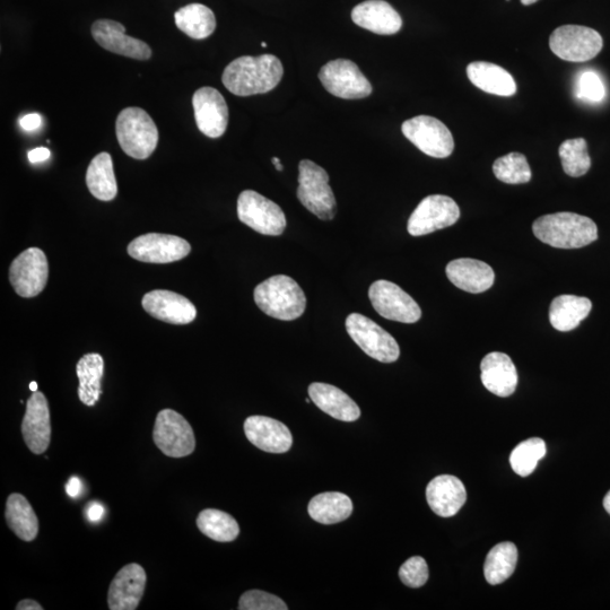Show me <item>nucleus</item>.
<instances>
[{
	"label": "nucleus",
	"instance_id": "12",
	"mask_svg": "<svg viewBox=\"0 0 610 610\" xmlns=\"http://www.w3.org/2000/svg\"><path fill=\"white\" fill-rule=\"evenodd\" d=\"M369 299L374 310L388 320L415 324L422 317L420 305L395 283L374 282L370 286Z\"/></svg>",
	"mask_w": 610,
	"mask_h": 610
},
{
	"label": "nucleus",
	"instance_id": "2",
	"mask_svg": "<svg viewBox=\"0 0 610 610\" xmlns=\"http://www.w3.org/2000/svg\"><path fill=\"white\" fill-rule=\"evenodd\" d=\"M533 231L538 240L559 249L583 248L598 239L594 221L569 212L539 217L533 224Z\"/></svg>",
	"mask_w": 610,
	"mask_h": 610
},
{
	"label": "nucleus",
	"instance_id": "46",
	"mask_svg": "<svg viewBox=\"0 0 610 610\" xmlns=\"http://www.w3.org/2000/svg\"><path fill=\"white\" fill-rule=\"evenodd\" d=\"M43 607L32 599H24L16 606V610H42Z\"/></svg>",
	"mask_w": 610,
	"mask_h": 610
},
{
	"label": "nucleus",
	"instance_id": "24",
	"mask_svg": "<svg viewBox=\"0 0 610 610\" xmlns=\"http://www.w3.org/2000/svg\"><path fill=\"white\" fill-rule=\"evenodd\" d=\"M481 371L483 385L492 394L505 398L516 391L518 373L509 355L500 352L486 355L481 364Z\"/></svg>",
	"mask_w": 610,
	"mask_h": 610
},
{
	"label": "nucleus",
	"instance_id": "38",
	"mask_svg": "<svg viewBox=\"0 0 610 610\" xmlns=\"http://www.w3.org/2000/svg\"><path fill=\"white\" fill-rule=\"evenodd\" d=\"M493 172L496 179L508 185H521L529 182L533 177L526 156L516 152L496 160L493 164Z\"/></svg>",
	"mask_w": 610,
	"mask_h": 610
},
{
	"label": "nucleus",
	"instance_id": "34",
	"mask_svg": "<svg viewBox=\"0 0 610 610\" xmlns=\"http://www.w3.org/2000/svg\"><path fill=\"white\" fill-rule=\"evenodd\" d=\"M518 548L510 542L496 545L487 554L484 564L485 579L490 585L496 586L507 581L516 571Z\"/></svg>",
	"mask_w": 610,
	"mask_h": 610
},
{
	"label": "nucleus",
	"instance_id": "8",
	"mask_svg": "<svg viewBox=\"0 0 610 610\" xmlns=\"http://www.w3.org/2000/svg\"><path fill=\"white\" fill-rule=\"evenodd\" d=\"M153 440L155 446L170 458H185L196 449L193 427L173 409H163L156 416Z\"/></svg>",
	"mask_w": 610,
	"mask_h": 610
},
{
	"label": "nucleus",
	"instance_id": "26",
	"mask_svg": "<svg viewBox=\"0 0 610 610\" xmlns=\"http://www.w3.org/2000/svg\"><path fill=\"white\" fill-rule=\"evenodd\" d=\"M309 396L322 412L342 422H355L361 417V409L341 389L327 383L315 382L309 387Z\"/></svg>",
	"mask_w": 610,
	"mask_h": 610
},
{
	"label": "nucleus",
	"instance_id": "21",
	"mask_svg": "<svg viewBox=\"0 0 610 610\" xmlns=\"http://www.w3.org/2000/svg\"><path fill=\"white\" fill-rule=\"evenodd\" d=\"M250 443L268 453H285L292 448V433L285 424L267 416H250L244 422Z\"/></svg>",
	"mask_w": 610,
	"mask_h": 610
},
{
	"label": "nucleus",
	"instance_id": "14",
	"mask_svg": "<svg viewBox=\"0 0 610 610\" xmlns=\"http://www.w3.org/2000/svg\"><path fill=\"white\" fill-rule=\"evenodd\" d=\"M48 259L41 249L30 248L17 256L10 267V282L22 298H36L48 283Z\"/></svg>",
	"mask_w": 610,
	"mask_h": 610
},
{
	"label": "nucleus",
	"instance_id": "15",
	"mask_svg": "<svg viewBox=\"0 0 610 610\" xmlns=\"http://www.w3.org/2000/svg\"><path fill=\"white\" fill-rule=\"evenodd\" d=\"M128 255L148 264H170L186 258L191 246L177 235L147 233L129 243Z\"/></svg>",
	"mask_w": 610,
	"mask_h": 610
},
{
	"label": "nucleus",
	"instance_id": "52",
	"mask_svg": "<svg viewBox=\"0 0 610 610\" xmlns=\"http://www.w3.org/2000/svg\"><path fill=\"white\" fill-rule=\"evenodd\" d=\"M261 47L266 48L267 47V43L266 42L261 43Z\"/></svg>",
	"mask_w": 610,
	"mask_h": 610
},
{
	"label": "nucleus",
	"instance_id": "48",
	"mask_svg": "<svg viewBox=\"0 0 610 610\" xmlns=\"http://www.w3.org/2000/svg\"><path fill=\"white\" fill-rule=\"evenodd\" d=\"M537 2H538V0H521V3L524 4L525 6H530Z\"/></svg>",
	"mask_w": 610,
	"mask_h": 610
},
{
	"label": "nucleus",
	"instance_id": "13",
	"mask_svg": "<svg viewBox=\"0 0 610 610\" xmlns=\"http://www.w3.org/2000/svg\"><path fill=\"white\" fill-rule=\"evenodd\" d=\"M460 209L448 196H427L418 205L408 220L407 230L413 237H422L456 224Z\"/></svg>",
	"mask_w": 610,
	"mask_h": 610
},
{
	"label": "nucleus",
	"instance_id": "20",
	"mask_svg": "<svg viewBox=\"0 0 610 610\" xmlns=\"http://www.w3.org/2000/svg\"><path fill=\"white\" fill-rule=\"evenodd\" d=\"M146 573L141 565L132 563L124 566L112 580L108 592L111 610H135L144 596Z\"/></svg>",
	"mask_w": 610,
	"mask_h": 610
},
{
	"label": "nucleus",
	"instance_id": "41",
	"mask_svg": "<svg viewBox=\"0 0 610 610\" xmlns=\"http://www.w3.org/2000/svg\"><path fill=\"white\" fill-rule=\"evenodd\" d=\"M606 95L603 81L595 72L583 73L578 82V97L590 102H601Z\"/></svg>",
	"mask_w": 610,
	"mask_h": 610
},
{
	"label": "nucleus",
	"instance_id": "42",
	"mask_svg": "<svg viewBox=\"0 0 610 610\" xmlns=\"http://www.w3.org/2000/svg\"><path fill=\"white\" fill-rule=\"evenodd\" d=\"M20 124L25 132H33L41 127L42 117L39 113H29L21 119Z\"/></svg>",
	"mask_w": 610,
	"mask_h": 610
},
{
	"label": "nucleus",
	"instance_id": "45",
	"mask_svg": "<svg viewBox=\"0 0 610 610\" xmlns=\"http://www.w3.org/2000/svg\"><path fill=\"white\" fill-rule=\"evenodd\" d=\"M85 512L87 519H89L91 522H98L103 518L104 512L106 511H104L101 504L91 503Z\"/></svg>",
	"mask_w": 610,
	"mask_h": 610
},
{
	"label": "nucleus",
	"instance_id": "5",
	"mask_svg": "<svg viewBox=\"0 0 610 610\" xmlns=\"http://www.w3.org/2000/svg\"><path fill=\"white\" fill-rule=\"evenodd\" d=\"M296 195L301 204L321 221L334 220L337 211L336 198L329 186L325 169L309 160L299 164V188Z\"/></svg>",
	"mask_w": 610,
	"mask_h": 610
},
{
	"label": "nucleus",
	"instance_id": "33",
	"mask_svg": "<svg viewBox=\"0 0 610 610\" xmlns=\"http://www.w3.org/2000/svg\"><path fill=\"white\" fill-rule=\"evenodd\" d=\"M177 28L188 37L204 40L211 37L216 29V19L211 8L202 4H190L181 7L174 14Z\"/></svg>",
	"mask_w": 610,
	"mask_h": 610
},
{
	"label": "nucleus",
	"instance_id": "37",
	"mask_svg": "<svg viewBox=\"0 0 610 610\" xmlns=\"http://www.w3.org/2000/svg\"><path fill=\"white\" fill-rule=\"evenodd\" d=\"M546 443L539 438H531L518 444L510 456V464L514 473L528 477L546 455Z\"/></svg>",
	"mask_w": 610,
	"mask_h": 610
},
{
	"label": "nucleus",
	"instance_id": "23",
	"mask_svg": "<svg viewBox=\"0 0 610 610\" xmlns=\"http://www.w3.org/2000/svg\"><path fill=\"white\" fill-rule=\"evenodd\" d=\"M356 25L381 36H392L402 29L403 20L394 7L383 0H366L352 12Z\"/></svg>",
	"mask_w": 610,
	"mask_h": 610
},
{
	"label": "nucleus",
	"instance_id": "27",
	"mask_svg": "<svg viewBox=\"0 0 610 610\" xmlns=\"http://www.w3.org/2000/svg\"><path fill=\"white\" fill-rule=\"evenodd\" d=\"M467 75L470 82L488 94L512 97L517 93V84L512 75L498 65L475 61L468 65Z\"/></svg>",
	"mask_w": 610,
	"mask_h": 610
},
{
	"label": "nucleus",
	"instance_id": "9",
	"mask_svg": "<svg viewBox=\"0 0 610 610\" xmlns=\"http://www.w3.org/2000/svg\"><path fill=\"white\" fill-rule=\"evenodd\" d=\"M238 217L250 229L272 237L282 235L287 225L283 209L254 190H244L240 194Z\"/></svg>",
	"mask_w": 610,
	"mask_h": 610
},
{
	"label": "nucleus",
	"instance_id": "40",
	"mask_svg": "<svg viewBox=\"0 0 610 610\" xmlns=\"http://www.w3.org/2000/svg\"><path fill=\"white\" fill-rule=\"evenodd\" d=\"M429 565L421 556L407 560L399 570V578L405 586L413 589L421 588L429 580Z\"/></svg>",
	"mask_w": 610,
	"mask_h": 610
},
{
	"label": "nucleus",
	"instance_id": "25",
	"mask_svg": "<svg viewBox=\"0 0 610 610\" xmlns=\"http://www.w3.org/2000/svg\"><path fill=\"white\" fill-rule=\"evenodd\" d=\"M449 281L458 289L478 294L490 290L495 281L494 270L481 260L461 258L451 261L446 269Z\"/></svg>",
	"mask_w": 610,
	"mask_h": 610
},
{
	"label": "nucleus",
	"instance_id": "47",
	"mask_svg": "<svg viewBox=\"0 0 610 610\" xmlns=\"http://www.w3.org/2000/svg\"><path fill=\"white\" fill-rule=\"evenodd\" d=\"M604 508L610 516V491L606 494L604 499Z\"/></svg>",
	"mask_w": 610,
	"mask_h": 610
},
{
	"label": "nucleus",
	"instance_id": "44",
	"mask_svg": "<svg viewBox=\"0 0 610 610\" xmlns=\"http://www.w3.org/2000/svg\"><path fill=\"white\" fill-rule=\"evenodd\" d=\"M82 482L78 477H71L66 485V493L71 496L72 499L78 498L82 492Z\"/></svg>",
	"mask_w": 610,
	"mask_h": 610
},
{
	"label": "nucleus",
	"instance_id": "17",
	"mask_svg": "<svg viewBox=\"0 0 610 610\" xmlns=\"http://www.w3.org/2000/svg\"><path fill=\"white\" fill-rule=\"evenodd\" d=\"M26 446L34 455L46 452L51 441V418L48 400L40 391L33 392L26 403L22 422Z\"/></svg>",
	"mask_w": 610,
	"mask_h": 610
},
{
	"label": "nucleus",
	"instance_id": "36",
	"mask_svg": "<svg viewBox=\"0 0 610 610\" xmlns=\"http://www.w3.org/2000/svg\"><path fill=\"white\" fill-rule=\"evenodd\" d=\"M563 170L569 177L585 176L591 168L586 139H566L559 148Z\"/></svg>",
	"mask_w": 610,
	"mask_h": 610
},
{
	"label": "nucleus",
	"instance_id": "32",
	"mask_svg": "<svg viewBox=\"0 0 610 610\" xmlns=\"http://www.w3.org/2000/svg\"><path fill=\"white\" fill-rule=\"evenodd\" d=\"M77 378L80 380L78 397L89 407L99 402L102 394L101 380L104 374V360L98 353L86 354L76 365Z\"/></svg>",
	"mask_w": 610,
	"mask_h": 610
},
{
	"label": "nucleus",
	"instance_id": "22",
	"mask_svg": "<svg viewBox=\"0 0 610 610\" xmlns=\"http://www.w3.org/2000/svg\"><path fill=\"white\" fill-rule=\"evenodd\" d=\"M426 500L431 510L442 518H450L464 507L467 491L459 478L441 475L432 479L426 487Z\"/></svg>",
	"mask_w": 610,
	"mask_h": 610
},
{
	"label": "nucleus",
	"instance_id": "28",
	"mask_svg": "<svg viewBox=\"0 0 610 610\" xmlns=\"http://www.w3.org/2000/svg\"><path fill=\"white\" fill-rule=\"evenodd\" d=\"M592 309V303L587 298L575 295H560L555 298L549 308V321L562 333L579 327Z\"/></svg>",
	"mask_w": 610,
	"mask_h": 610
},
{
	"label": "nucleus",
	"instance_id": "50",
	"mask_svg": "<svg viewBox=\"0 0 610 610\" xmlns=\"http://www.w3.org/2000/svg\"><path fill=\"white\" fill-rule=\"evenodd\" d=\"M275 168H276L278 171H283V165H282V163L275 165Z\"/></svg>",
	"mask_w": 610,
	"mask_h": 610
},
{
	"label": "nucleus",
	"instance_id": "49",
	"mask_svg": "<svg viewBox=\"0 0 610 610\" xmlns=\"http://www.w3.org/2000/svg\"><path fill=\"white\" fill-rule=\"evenodd\" d=\"M30 390L32 392L38 391V383L36 381H33V382L30 383Z\"/></svg>",
	"mask_w": 610,
	"mask_h": 610
},
{
	"label": "nucleus",
	"instance_id": "29",
	"mask_svg": "<svg viewBox=\"0 0 610 610\" xmlns=\"http://www.w3.org/2000/svg\"><path fill=\"white\" fill-rule=\"evenodd\" d=\"M5 518L13 533L24 540L32 542L39 534V520L32 505L22 494H11L6 502Z\"/></svg>",
	"mask_w": 610,
	"mask_h": 610
},
{
	"label": "nucleus",
	"instance_id": "39",
	"mask_svg": "<svg viewBox=\"0 0 610 610\" xmlns=\"http://www.w3.org/2000/svg\"><path fill=\"white\" fill-rule=\"evenodd\" d=\"M241 610H287L284 601L275 595L261 590H250L239 601Z\"/></svg>",
	"mask_w": 610,
	"mask_h": 610
},
{
	"label": "nucleus",
	"instance_id": "43",
	"mask_svg": "<svg viewBox=\"0 0 610 610\" xmlns=\"http://www.w3.org/2000/svg\"><path fill=\"white\" fill-rule=\"evenodd\" d=\"M51 156L50 151L46 147L34 148L28 153L29 161L33 164L47 161Z\"/></svg>",
	"mask_w": 610,
	"mask_h": 610
},
{
	"label": "nucleus",
	"instance_id": "1",
	"mask_svg": "<svg viewBox=\"0 0 610 610\" xmlns=\"http://www.w3.org/2000/svg\"><path fill=\"white\" fill-rule=\"evenodd\" d=\"M283 74L281 60L273 55L244 56L226 66L222 82L237 97H251L274 90Z\"/></svg>",
	"mask_w": 610,
	"mask_h": 610
},
{
	"label": "nucleus",
	"instance_id": "7",
	"mask_svg": "<svg viewBox=\"0 0 610 610\" xmlns=\"http://www.w3.org/2000/svg\"><path fill=\"white\" fill-rule=\"evenodd\" d=\"M346 329L356 345L372 359L381 363H394L399 359L396 339L370 318L352 313L346 319Z\"/></svg>",
	"mask_w": 610,
	"mask_h": 610
},
{
	"label": "nucleus",
	"instance_id": "30",
	"mask_svg": "<svg viewBox=\"0 0 610 610\" xmlns=\"http://www.w3.org/2000/svg\"><path fill=\"white\" fill-rule=\"evenodd\" d=\"M86 185L93 197L111 202L118 194L111 155L103 152L95 156L86 172Z\"/></svg>",
	"mask_w": 610,
	"mask_h": 610
},
{
	"label": "nucleus",
	"instance_id": "31",
	"mask_svg": "<svg viewBox=\"0 0 610 610\" xmlns=\"http://www.w3.org/2000/svg\"><path fill=\"white\" fill-rule=\"evenodd\" d=\"M309 516L322 525H335L351 517L353 503L346 494L326 492L316 495L308 507Z\"/></svg>",
	"mask_w": 610,
	"mask_h": 610
},
{
	"label": "nucleus",
	"instance_id": "18",
	"mask_svg": "<svg viewBox=\"0 0 610 610\" xmlns=\"http://www.w3.org/2000/svg\"><path fill=\"white\" fill-rule=\"evenodd\" d=\"M92 37L103 49L113 54L148 60L152 57V49L142 40L129 37L126 28L112 20H98L92 25Z\"/></svg>",
	"mask_w": 610,
	"mask_h": 610
},
{
	"label": "nucleus",
	"instance_id": "6",
	"mask_svg": "<svg viewBox=\"0 0 610 610\" xmlns=\"http://www.w3.org/2000/svg\"><path fill=\"white\" fill-rule=\"evenodd\" d=\"M604 40L594 30L581 25H563L549 38L553 54L570 63H585L603 50Z\"/></svg>",
	"mask_w": 610,
	"mask_h": 610
},
{
	"label": "nucleus",
	"instance_id": "10",
	"mask_svg": "<svg viewBox=\"0 0 610 610\" xmlns=\"http://www.w3.org/2000/svg\"><path fill=\"white\" fill-rule=\"evenodd\" d=\"M402 130L409 142L431 158L446 159L455 150L450 130L437 118L418 116L406 120Z\"/></svg>",
	"mask_w": 610,
	"mask_h": 610
},
{
	"label": "nucleus",
	"instance_id": "16",
	"mask_svg": "<svg viewBox=\"0 0 610 610\" xmlns=\"http://www.w3.org/2000/svg\"><path fill=\"white\" fill-rule=\"evenodd\" d=\"M196 124L209 138H219L229 125V108L223 95L213 87H202L193 97Z\"/></svg>",
	"mask_w": 610,
	"mask_h": 610
},
{
	"label": "nucleus",
	"instance_id": "11",
	"mask_svg": "<svg viewBox=\"0 0 610 610\" xmlns=\"http://www.w3.org/2000/svg\"><path fill=\"white\" fill-rule=\"evenodd\" d=\"M319 80L337 98L357 100L368 98L372 85L353 61L336 59L320 69Z\"/></svg>",
	"mask_w": 610,
	"mask_h": 610
},
{
	"label": "nucleus",
	"instance_id": "3",
	"mask_svg": "<svg viewBox=\"0 0 610 610\" xmlns=\"http://www.w3.org/2000/svg\"><path fill=\"white\" fill-rule=\"evenodd\" d=\"M254 298L261 311L278 320L298 319L307 309V298L300 285L286 275L273 276L260 283Z\"/></svg>",
	"mask_w": 610,
	"mask_h": 610
},
{
	"label": "nucleus",
	"instance_id": "51",
	"mask_svg": "<svg viewBox=\"0 0 610 610\" xmlns=\"http://www.w3.org/2000/svg\"><path fill=\"white\" fill-rule=\"evenodd\" d=\"M272 161H273L274 165H277V164H280V163H281V160H280V159H278V158H273V160H272Z\"/></svg>",
	"mask_w": 610,
	"mask_h": 610
},
{
	"label": "nucleus",
	"instance_id": "35",
	"mask_svg": "<svg viewBox=\"0 0 610 610\" xmlns=\"http://www.w3.org/2000/svg\"><path fill=\"white\" fill-rule=\"evenodd\" d=\"M197 527L202 533L219 543H230L237 539L240 527L229 513L206 509L199 513Z\"/></svg>",
	"mask_w": 610,
	"mask_h": 610
},
{
	"label": "nucleus",
	"instance_id": "19",
	"mask_svg": "<svg viewBox=\"0 0 610 610\" xmlns=\"http://www.w3.org/2000/svg\"><path fill=\"white\" fill-rule=\"evenodd\" d=\"M142 305L148 315L171 325H188L197 317L193 302L185 296L167 290H155L145 294Z\"/></svg>",
	"mask_w": 610,
	"mask_h": 610
},
{
	"label": "nucleus",
	"instance_id": "4",
	"mask_svg": "<svg viewBox=\"0 0 610 610\" xmlns=\"http://www.w3.org/2000/svg\"><path fill=\"white\" fill-rule=\"evenodd\" d=\"M118 143L130 158L146 160L159 144V129L148 113L137 107H130L119 113L116 122Z\"/></svg>",
	"mask_w": 610,
	"mask_h": 610
}]
</instances>
